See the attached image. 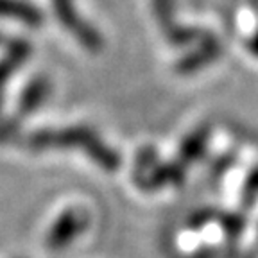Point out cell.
<instances>
[{"mask_svg": "<svg viewBox=\"0 0 258 258\" xmlns=\"http://www.w3.org/2000/svg\"><path fill=\"white\" fill-rule=\"evenodd\" d=\"M31 149H52V147H69L81 149L90 156L95 165L102 167L108 172H113L120 167V156L111 147L104 144L88 127H70L63 131H40L27 138Z\"/></svg>", "mask_w": 258, "mask_h": 258, "instance_id": "1", "label": "cell"}, {"mask_svg": "<svg viewBox=\"0 0 258 258\" xmlns=\"http://www.w3.org/2000/svg\"><path fill=\"white\" fill-rule=\"evenodd\" d=\"M90 224L88 210L81 206H70L63 210L50 224L47 235H45V246L52 251H61L69 247L76 238L85 233Z\"/></svg>", "mask_w": 258, "mask_h": 258, "instance_id": "2", "label": "cell"}, {"mask_svg": "<svg viewBox=\"0 0 258 258\" xmlns=\"http://www.w3.org/2000/svg\"><path fill=\"white\" fill-rule=\"evenodd\" d=\"M206 145V131H196L192 133L185 142H183L181 149H179V158L183 161H194L198 160V156L203 153Z\"/></svg>", "mask_w": 258, "mask_h": 258, "instance_id": "3", "label": "cell"}, {"mask_svg": "<svg viewBox=\"0 0 258 258\" xmlns=\"http://www.w3.org/2000/svg\"><path fill=\"white\" fill-rule=\"evenodd\" d=\"M0 13H11V16H18L25 22H38V13L27 4L13 2V0H0Z\"/></svg>", "mask_w": 258, "mask_h": 258, "instance_id": "4", "label": "cell"}, {"mask_svg": "<svg viewBox=\"0 0 258 258\" xmlns=\"http://www.w3.org/2000/svg\"><path fill=\"white\" fill-rule=\"evenodd\" d=\"M45 92H47V85H45V83H36V85H32V88L29 90V92L24 95V99H22V111L24 113L32 111V109L41 102V99L45 97Z\"/></svg>", "mask_w": 258, "mask_h": 258, "instance_id": "5", "label": "cell"}]
</instances>
